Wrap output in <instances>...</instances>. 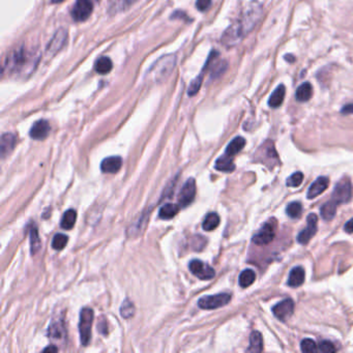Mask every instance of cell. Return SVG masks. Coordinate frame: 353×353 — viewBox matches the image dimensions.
Listing matches in <instances>:
<instances>
[{"instance_id": "cell-1", "label": "cell", "mask_w": 353, "mask_h": 353, "mask_svg": "<svg viewBox=\"0 0 353 353\" xmlns=\"http://www.w3.org/2000/svg\"><path fill=\"white\" fill-rule=\"evenodd\" d=\"M40 61V52L25 46L10 52L4 61V71L17 77H25L34 73Z\"/></svg>"}, {"instance_id": "cell-2", "label": "cell", "mask_w": 353, "mask_h": 353, "mask_svg": "<svg viewBox=\"0 0 353 353\" xmlns=\"http://www.w3.org/2000/svg\"><path fill=\"white\" fill-rule=\"evenodd\" d=\"M176 65V57L173 54L166 55L161 57L156 63H154L151 70L149 71L150 78L154 82H164L168 79V77L172 74Z\"/></svg>"}, {"instance_id": "cell-3", "label": "cell", "mask_w": 353, "mask_h": 353, "mask_svg": "<svg viewBox=\"0 0 353 353\" xmlns=\"http://www.w3.org/2000/svg\"><path fill=\"white\" fill-rule=\"evenodd\" d=\"M261 16H262V7L258 2H253L247 8L244 16L238 20L242 29L245 30L246 35H248L249 32H251L254 29V27L256 26V24L261 19Z\"/></svg>"}, {"instance_id": "cell-4", "label": "cell", "mask_w": 353, "mask_h": 353, "mask_svg": "<svg viewBox=\"0 0 353 353\" xmlns=\"http://www.w3.org/2000/svg\"><path fill=\"white\" fill-rule=\"evenodd\" d=\"M93 321V311L89 308H84L80 313L79 321V334L81 344L87 346L91 337V326Z\"/></svg>"}, {"instance_id": "cell-5", "label": "cell", "mask_w": 353, "mask_h": 353, "mask_svg": "<svg viewBox=\"0 0 353 353\" xmlns=\"http://www.w3.org/2000/svg\"><path fill=\"white\" fill-rule=\"evenodd\" d=\"M246 32L242 29L238 21H235L233 24H231L222 36V44L224 46L231 48L236 46L240 41L246 37Z\"/></svg>"}, {"instance_id": "cell-6", "label": "cell", "mask_w": 353, "mask_h": 353, "mask_svg": "<svg viewBox=\"0 0 353 353\" xmlns=\"http://www.w3.org/2000/svg\"><path fill=\"white\" fill-rule=\"evenodd\" d=\"M231 301V294L229 293H220L216 295L203 296L198 302L199 306L203 310H215L221 307L228 305Z\"/></svg>"}, {"instance_id": "cell-7", "label": "cell", "mask_w": 353, "mask_h": 353, "mask_svg": "<svg viewBox=\"0 0 353 353\" xmlns=\"http://www.w3.org/2000/svg\"><path fill=\"white\" fill-rule=\"evenodd\" d=\"M351 196H352V186L350 180L347 178H343L336 184L332 200H334L338 204L346 203L351 199Z\"/></svg>"}, {"instance_id": "cell-8", "label": "cell", "mask_w": 353, "mask_h": 353, "mask_svg": "<svg viewBox=\"0 0 353 353\" xmlns=\"http://www.w3.org/2000/svg\"><path fill=\"white\" fill-rule=\"evenodd\" d=\"M93 0H77L72 10V17L77 22L86 21L92 14Z\"/></svg>"}, {"instance_id": "cell-9", "label": "cell", "mask_w": 353, "mask_h": 353, "mask_svg": "<svg viewBox=\"0 0 353 353\" xmlns=\"http://www.w3.org/2000/svg\"><path fill=\"white\" fill-rule=\"evenodd\" d=\"M190 271L200 280H212L215 277V269L201 260H192L189 264Z\"/></svg>"}, {"instance_id": "cell-10", "label": "cell", "mask_w": 353, "mask_h": 353, "mask_svg": "<svg viewBox=\"0 0 353 353\" xmlns=\"http://www.w3.org/2000/svg\"><path fill=\"white\" fill-rule=\"evenodd\" d=\"M195 195H196V182L193 178H190L183 184L179 192L178 205L182 208L189 206L194 201Z\"/></svg>"}, {"instance_id": "cell-11", "label": "cell", "mask_w": 353, "mask_h": 353, "mask_svg": "<svg viewBox=\"0 0 353 353\" xmlns=\"http://www.w3.org/2000/svg\"><path fill=\"white\" fill-rule=\"evenodd\" d=\"M317 222H318V217L315 214L309 215L307 218V228L303 230L302 232L297 235V241L300 242L301 245H307L310 239L316 234L317 232Z\"/></svg>"}, {"instance_id": "cell-12", "label": "cell", "mask_w": 353, "mask_h": 353, "mask_svg": "<svg viewBox=\"0 0 353 353\" xmlns=\"http://www.w3.org/2000/svg\"><path fill=\"white\" fill-rule=\"evenodd\" d=\"M68 40V32L65 31V29L61 28L59 30L56 31V34L54 35V37L52 38V40L50 41L49 45L47 46V54L51 55H55L56 53H58L65 45V43H67Z\"/></svg>"}, {"instance_id": "cell-13", "label": "cell", "mask_w": 353, "mask_h": 353, "mask_svg": "<svg viewBox=\"0 0 353 353\" xmlns=\"http://www.w3.org/2000/svg\"><path fill=\"white\" fill-rule=\"evenodd\" d=\"M274 235V226L268 222L264 224L262 229L253 237V242L258 246H265L273 240Z\"/></svg>"}, {"instance_id": "cell-14", "label": "cell", "mask_w": 353, "mask_h": 353, "mask_svg": "<svg viewBox=\"0 0 353 353\" xmlns=\"http://www.w3.org/2000/svg\"><path fill=\"white\" fill-rule=\"evenodd\" d=\"M294 311V302L291 299H286L272 308L273 315L280 319L281 321H285L288 319Z\"/></svg>"}, {"instance_id": "cell-15", "label": "cell", "mask_w": 353, "mask_h": 353, "mask_svg": "<svg viewBox=\"0 0 353 353\" xmlns=\"http://www.w3.org/2000/svg\"><path fill=\"white\" fill-rule=\"evenodd\" d=\"M50 125L47 120H38L36 124H34V126L31 127L29 135L32 139L35 140H44L46 139L49 134H50Z\"/></svg>"}, {"instance_id": "cell-16", "label": "cell", "mask_w": 353, "mask_h": 353, "mask_svg": "<svg viewBox=\"0 0 353 353\" xmlns=\"http://www.w3.org/2000/svg\"><path fill=\"white\" fill-rule=\"evenodd\" d=\"M329 184V180L327 177L321 176V177L317 178L311 185L309 187L308 193H307V198L308 199H314V198L318 197L319 195H321Z\"/></svg>"}, {"instance_id": "cell-17", "label": "cell", "mask_w": 353, "mask_h": 353, "mask_svg": "<svg viewBox=\"0 0 353 353\" xmlns=\"http://www.w3.org/2000/svg\"><path fill=\"white\" fill-rule=\"evenodd\" d=\"M123 167V159L120 157H109L103 160L101 170L104 173H116Z\"/></svg>"}, {"instance_id": "cell-18", "label": "cell", "mask_w": 353, "mask_h": 353, "mask_svg": "<svg viewBox=\"0 0 353 353\" xmlns=\"http://www.w3.org/2000/svg\"><path fill=\"white\" fill-rule=\"evenodd\" d=\"M17 138L14 134L5 133L1 136V154L2 158H5L7 154L13 151L16 145Z\"/></svg>"}, {"instance_id": "cell-19", "label": "cell", "mask_w": 353, "mask_h": 353, "mask_svg": "<svg viewBox=\"0 0 353 353\" xmlns=\"http://www.w3.org/2000/svg\"><path fill=\"white\" fill-rule=\"evenodd\" d=\"M305 282V270L303 267L301 266H296L294 268H292V270L290 271L289 274V279H288V285L290 287H300L301 285H303V283Z\"/></svg>"}, {"instance_id": "cell-20", "label": "cell", "mask_w": 353, "mask_h": 353, "mask_svg": "<svg viewBox=\"0 0 353 353\" xmlns=\"http://www.w3.org/2000/svg\"><path fill=\"white\" fill-rule=\"evenodd\" d=\"M313 95V87L309 82L303 83L299 88L296 89L295 97L299 102H308Z\"/></svg>"}, {"instance_id": "cell-21", "label": "cell", "mask_w": 353, "mask_h": 353, "mask_svg": "<svg viewBox=\"0 0 353 353\" xmlns=\"http://www.w3.org/2000/svg\"><path fill=\"white\" fill-rule=\"evenodd\" d=\"M215 167L217 170L219 171H223V172H232L235 169V165L233 164V160L232 157H229L225 153L224 156H222L221 158H219L216 161V165Z\"/></svg>"}, {"instance_id": "cell-22", "label": "cell", "mask_w": 353, "mask_h": 353, "mask_svg": "<svg viewBox=\"0 0 353 353\" xmlns=\"http://www.w3.org/2000/svg\"><path fill=\"white\" fill-rule=\"evenodd\" d=\"M285 93H286L285 86L283 84L279 85L277 88H275L274 91L271 93V95L269 97V101H268V105L271 108L280 107L282 105V103L284 102Z\"/></svg>"}, {"instance_id": "cell-23", "label": "cell", "mask_w": 353, "mask_h": 353, "mask_svg": "<svg viewBox=\"0 0 353 353\" xmlns=\"http://www.w3.org/2000/svg\"><path fill=\"white\" fill-rule=\"evenodd\" d=\"M245 145H246V140L242 137H236L229 143L225 153L227 156L233 158L235 154H237L242 148L245 147Z\"/></svg>"}, {"instance_id": "cell-24", "label": "cell", "mask_w": 353, "mask_h": 353, "mask_svg": "<svg viewBox=\"0 0 353 353\" xmlns=\"http://www.w3.org/2000/svg\"><path fill=\"white\" fill-rule=\"evenodd\" d=\"M337 206L338 203H336L334 200L324 203L320 208V215H321L322 219L325 221H332L337 214Z\"/></svg>"}, {"instance_id": "cell-25", "label": "cell", "mask_w": 353, "mask_h": 353, "mask_svg": "<svg viewBox=\"0 0 353 353\" xmlns=\"http://www.w3.org/2000/svg\"><path fill=\"white\" fill-rule=\"evenodd\" d=\"M180 206L176 205V204H172V203H168L165 204L159 212V218L162 220H171L173 219L176 215H177L178 211H179Z\"/></svg>"}, {"instance_id": "cell-26", "label": "cell", "mask_w": 353, "mask_h": 353, "mask_svg": "<svg viewBox=\"0 0 353 353\" xmlns=\"http://www.w3.org/2000/svg\"><path fill=\"white\" fill-rule=\"evenodd\" d=\"M263 350V339L259 332H253L250 337V346L248 352H261Z\"/></svg>"}, {"instance_id": "cell-27", "label": "cell", "mask_w": 353, "mask_h": 353, "mask_svg": "<svg viewBox=\"0 0 353 353\" xmlns=\"http://www.w3.org/2000/svg\"><path fill=\"white\" fill-rule=\"evenodd\" d=\"M137 1L138 0H112L111 4H110V12L116 14L123 12V10H127L132 4Z\"/></svg>"}, {"instance_id": "cell-28", "label": "cell", "mask_w": 353, "mask_h": 353, "mask_svg": "<svg viewBox=\"0 0 353 353\" xmlns=\"http://www.w3.org/2000/svg\"><path fill=\"white\" fill-rule=\"evenodd\" d=\"M76 220H77V213L74 209H69L64 213L62 219H61V223L60 226L62 229L65 230H71L75 224H76Z\"/></svg>"}, {"instance_id": "cell-29", "label": "cell", "mask_w": 353, "mask_h": 353, "mask_svg": "<svg viewBox=\"0 0 353 353\" xmlns=\"http://www.w3.org/2000/svg\"><path fill=\"white\" fill-rule=\"evenodd\" d=\"M94 68L98 74L106 75V74L111 72V70L113 68V63H112L111 59L108 57H101L96 60Z\"/></svg>"}, {"instance_id": "cell-30", "label": "cell", "mask_w": 353, "mask_h": 353, "mask_svg": "<svg viewBox=\"0 0 353 353\" xmlns=\"http://www.w3.org/2000/svg\"><path fill=\"white\" fill-rule=\"evenodd\" d=\"M256 279V273L252 269H246L239 274V280L238 283L240 287L242 288H247V287L251 286Z\"/></svg>"}, {"instance_id": "cell-31", "label": "cell", "mask_w": 353, "mask_h": 353, "mask_svg": "<svg viewBox=\"0 0 353 353\" xmlns=\"http://www.w3.org/2000/svg\"><path fill=\"white\" fill-rule=\"evenodd\" d=\"M220 225V217L218 214L216 213H211V214H208L204 221H203V224H202V227L205 231H213L215 230L218 226Z\"/></svg>"}, {"instance_id": "cell-32", "label": "cell", "mask_w": 353, "mask_h": 353, "mask_svg": "<svg viewBox=\"0 0 353 353\" xmlns=\"http://www.w3.org/2000/svg\"><path fill=\"white\" fill-rule=\"evenodd\" d=\"M41 249V239L39 237V232L37 227H32L30 229V251L32 255Z\"/></svg>"}, {"instance_id": "cell-33", "label": "cell", "mask_w": 353, "mask_h": 353, "mask_svg": "<svg viewBox=\"0 0 353 353\" xmlns=\"http://www.w3.org/2000/svg\"><path fill=\"white\" fill-rule=\"evenodd\" d=\"M69 241V237L67 235H64L62 233H58L53 237L52 240V248L56 251H60L64 249V247L67 246Z\"/></svg>"}, {"instance_id": "cell-34", "label": "cell", "mask_w": 353, "mask_h": 353, "mask_svg": "<svg viewBox=\"0 0 353 353\" xmlns=\"http://www.w3.org/2000/svg\"><path fill=\"white\" fill-rule=\"evenodd\" d=\"M120 314L124 318L130 319L134 316L135 314V306L134 304L130 302L129 300H126L120 308Z\"/></svg>"}, {"instance_id": "cell-35", "label": "cell", "mask_w": 353, "mask_h": 353, "mask_svg": "<svg viewBox=\"0 0 353 353\" xmlns=\"http://www.w3.org/2000/svg\"><path fill=\"white\" fill-rule=\"evenodd\" d=\"M286 213L291 219H297L301 217L303 213V206L300 202H292L287 206Z\"/></svg>"}, {"instance_id": "cell-36", "label": "cell", "mask_w": 353, "mask_h": 353, "mask_svg": "<svg viewBox=\"0 0 353 353\" xmlns=\"http://www.w3.org/2000/svg\"><path fill=\"white\" fill-rule=\"evenodd\" d=\"M202 81H203V73H201L199 76L197 77L196 79H194L191 82V85L189 87V90H187V93H189V95L193 96V95L197 94V92L199 91V89L201 88Z\"/></svg>"}, {"instance_id": "cell-37", "label": "cell", "mask_w": 353, "mask_h": 353, "mask_svg": "<svg viewBox=\"0 0 353 353\" xmlns=\"http://www.w3.org/2000/svg\"><path fill=\"white\" fill-rule=\"evenodd\" d=\"M62 333H63V326H62L61 322H55L49 326L48 335H49V337H51L53 339L61 338Z\"/></svg>"}, {"instance_id": "cell-38", "label": "cell", "mask_w": 353, "mask_h": 353, "mask_svg": "<svg viewBox=\"0 0 353 353\" xmlns=\"http://www.w3.org/2000/svg\"><path fill=\"white\" fill-rule=\"evenodd\" d=\"M301 349H302V351L307 352V353L316 352L318 350L315 341L311 340V339H304L301 343Z\"/></svg>"}, {"instance_id": "cell-39", "label": "cell", "mask_w": 353, "mask_h": 353, "mask_svg": "<svg viewBox=\"0 0 353 353\" xmlns=\"http://www.w3.org/2000/svg\"><path fill=\"white\" fill-rule=\"evenodd\" d=\"M303 180H304V174L302 172H295L288 179H287V185L297 187L302 184Z\"/></svg>"}, {"instance_id": "cell-40", "label": "cell", "mask_w": 353, "mask_h": 353, "mask_svg": "<svg viewBox=\"0 0 353 353\" xmlns=\"http://www.w3.org/2000/svg\"><path fill=\"white\" fill-rule=\"evenodd\" d=\"M319 350L324 353H332V352H336L337 348L334 345V343H332L330 341H322L321 343L319 344Z\"/></svg>"}, {"instance_id": "cell-41", "label": "cell", "mask_w": 353, "mask_h": 353, "mask_svg": "<svg viewBox=\"0 0 353 353\" xmlns=\"http://www.w3.org/2000/svg\"><path fill=\"white\" fill-rule=\"evenodd\" d=\"M212 5V0H197L196 2V6L197 8L201 10V12H204V10L208 9Z\"/></svg>"}, {"instance_id": "cell-42", "label": "cell", "mask_w": 353, "mask_h": 353, "mask_svg": "<svg viewBox=\"0 0 353 353\" xmlns=\"http://www.w3.org/2000/svg\"><path fill=\"white\" fill-rule=\"evenodd\" d=\"M341 113H342V114H345V115L352 114V113H353V104H347V105H345L343 108H342Z\"/></svg>"}, {"instance_id": "cell-43", "label": "cell", "mask_w": 353, "mask_h": 353, "mask_svg": "<svg viewBox=\"0 0 353 353\" xmlns=\"http://www.w3.org/2000/svg\"><path fill=\"white\" fill-rule=\"evenodd\" d=\"M344 230L347 233H353V219H350L348 222L345 224Z\"/></svg>"}, {"instance_id": "cell-44", "label": "cell", "mask_w": 353, "mask_h": 353, "mask_svg": "<svg viewBox=\"0 0 353 353\" xmlns=\"http://www.w3.org/2000/svg\"><path fill=\"white\" fill-rule=\"evenodd\" d=\"M57 350H58V348H57V347H55V346H49V347H47V348L44 349V351H45V352H47V351H50V352H56Z\"/></svg>"}, {"instance_id": "cell-45", "label": "cell", "mask_w": 353, "mask_h": 353, "mask_svg": "<svg viewBox=\"0 0 353 353\" xmlns=\"http://www.w3.org/2000/svg\"><path fill=\"white\" fill-rule=\"evenodd\" d=\"M285 60H287V61H288V62H293L294 60H295V58H294V56H293V55H286V56H285Z\"/></svg>"}, {"instance_id": "cell-46", "label": "cell", "mask_w": 353, "mask_h": 353, "mask_svg": "<svg viewBox=\"0 0 353 353\" xmlns=\"http://www.w3.org/2000/svg\"><path fill=\"white\" fill-rule=\"evenodd\" d=\"M63 0H52V2L53 3H59V2H62Z\"/></svg>"}, {"instance_id": "cell-47", "label": "cell", "mask_w": 353, "mask_h": 353, "mask_svg": "<svg viewBox=\"0 0 353 353\" xmlns=\"http://www.w3.org/2000/svg\"><path fill=\"white\" fill-rule=\"evenodd\" d=\"M93 1H98V0H93Z\"/></svg>"}]
</instances>
